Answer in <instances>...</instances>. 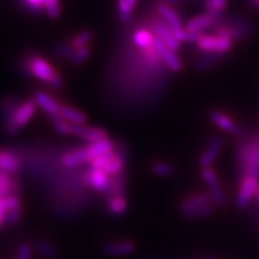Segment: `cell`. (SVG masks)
Returning <instances> with one entry per match:
<instances>
[{"instance_id":"ac0fdd59","label":"cell","mask_w":259,"mask_h":259,"mask_svg":"<svg viewBox=\"0 0 259 259\" xmlns=\"http://www.w3.org/2000/svg\"><path fill=\"white\" fill-rule=\"evenodd\" d=\"M85 148L89 155V162H90L91 160L97 157L106 155V153H109L115 150V143H113L109 137H107V139L105 140L87 145Z\"/></svg>"},{"instance_id":"30bf717a","label":"cell","mask_w":259,"mask_h":259,"mask_svg":"<svg viewBox=\"0 0 259 259\" xmlns=\"http://www.w3.org/2000/svg\"><path fill=\"white\" fill-rule=\"evenodd\" d=\"M70 135H74L80 140H83L89 144L105 140L108 137L107 132L104 128L83 125H70Z\"/></svg>"},{"instance_id":"e575fe53","label":"cell","mask_w":259,"mask_h":259,"mask_svg":"<svg viewBox=\"0 0 259 259\" xmlns=\"http://www.w3.org/2000/svg\"><path fill=\"white\" fill-rule=\"evenodd\" d=\"M26 9L34 13H40L45 10V0H23Z\"/></svg>"},{"instance_id":"5bb4252c","label":"cell","mask_w":259,"mask_h":259,"mask_svg":"<svg viewBox=\"0 0 259 259\" xmlns=\"http://www.w3.org/2000/svg\"><path fill=\"white\" fill-rule=\"evenodd\" d=\"M34 100L37 106L41 108L49 117L60 115L62 104L54 96L45 91H37L34 95Z\"/></svg>"},{"instance_id":"2e32d148","label":"cell","mask_w":259,"mask_h":259,"mask_svg":"<svg viewBox=\"0 0 259 259\" xmlns=\"http://www.w3.org/2000/svg\"><path fill=\"white\" fill-rule=\"evenodd\" d=\"M218 21V15H212L209 13H204L194 16L186 23L185 29L192 32H202L214 26Z\"/></svg>"},{"instance_id":"83f0119b","label":"cell","mask_w":259,"mask_h":259,"mask_svg":"<svg viewBox=\"0 0 259 259\" xmlns=\"http://www.w3.org/2000/svg\"><path fill=\"white\" fill-rule=\"evenodd\" d=\"M49 118H50L51 124L55 130V132L59 135H62V136L70 135V124L64 118H62L60 115L52 116Z\"/></svg>"},{"instance_id":"d6986e66","label":"cell","mask_w":259,"mask_h":259,"mask_svg":"<svg viewBox=\"0 0 259 259\" xmlns=\"http://www.w3.org/2000/svg\"><path fill=\"white\" fill-rule=\"evenodd\" d=\"M62 164L66 167H75L77 165L89 163V155L85 147L78 148L70 150L66 153H64L61 158Z\"/></svg>"},{"instance_id":"74e56055","label":"cell","mask_w":259,"mask_h":259,"mask_svg":"<svg viewBox=\"0 0 259 259\" xmlns=\"http://www.w3.org/2000/svg\"><path fill=\"white\" fill-rule=\"evenodd\" d=\"M160 2L164 3L168 6H172V5H176V4H180V3H183L185 2V0H160Z\"/></svg>"},{"instance_id":"6da1fadb","label":"cell","mask_w":259,"mask_h":259,"mask_svg":"<svg viewBox=\"0 0 259 259\" xmlns=\"http://www.w3.org/2000/svg\"><path fill=\"white\" fill-rule=\"evenodd\" d=\"M23 68L29 76L42 81L49 87L60 89L63 85L59 72L46 59L38 54H27L23 60Z\"/></svg>"},{"instance_id":"cb8c5ba5","label":"cell","mask_w":259,"mask_h":259,"mask_svg":"<svg viewBox=\"0 0 259 259\" xmlns=\"http://www.w3.org/2000/svg\"><path fill=\"white\" fill-rule=\"evenodd\" d=\"M139 0H117V11L119 19L123 23H130Z\"/></svg>"},{"instance_id":"9c48e42d","label":"cell","mask_w":259,"mask_h":259,"mask_svg":"<svg viewBox=\"0 0 259 259\" xmlns=\"http://www.w3.org/2000/svg\"><path fill=\"white\" fill-rule=\"evenodd\" d=\"M84 182L87 186H89L94 191L103 193L108 191L111 183V177L102 171V169L90 167V169L85 174Z\"/></svg>"},{"instance_id":"ffe728a7","label":"cell","mask_w":259,"mask_h":259,"mask_svg":"<svg viewBox=\"0 0 259 259\" xmlns=\"http://www.w3.org/2000/svg\"><path fill=\"white\" fill-rule=\"evenodd\" d=\"M60 116L66 120L70 125H83L88 121V117L83 111L64 104H62Z\"/></svg>"},{"instance_id":"44dd1931","label":"cell","mask_w":259,"mask_h":259,"mask_svg":"<svg viewBox=\"0 0 259 259\" xmlns=\"http://www.w3.org/2000/svg\"><path fill=\"white\" fill-rule=\"evenodd\" d=\"M106 207L108 212L115 217L123 216L128 209V202L124 194H116V196H109Z\"/></svg>"},{"instance_id":"d590c367","label":"cell","mask_w":259,"mask_h":259,"mask_svg":"<svg viewBox=\"0 0 259 259\" xmlns=\"http://www.w3.org/2000/svg\"><path fill=\"white\" fill-rule=\"evenodd\" d=\"M75 49L71 47L70 44L67 45H60L55 48V54L64 59H70V56L74 53Z\"/></svg>"},{"instance_id":"f35d334b","label":"cell","mask_w":259,"mask_h":259,"mask_svg":"<svg viewBox=\"0 0 259 259\" xmlns=\"http://www.w3.org/2000/svg\"><path fill=\"white\" fill-rule=\"evenodd\" d=\"M5 221H6V216H5V214L2 212V210H0V228H2L3 224H5Z\"/></svg>"},{"instance_id":"f546056e","label":"cell","mask_w":259,"mask_h":259,"mask_svg":"<svg viewBox=\"0 0 259 259\" xmlns=\"http://www.w3.org/2000/svg\"><path fill=\"white\" fill-rule=\"evenodd\" d=\"M37 249L39 254L47 259H56L58 258V252L56 248L46 240H40L37 243Z\"/></svg>"},{"instance_id":"8fae6325","label":"cell","mask_w":259,"mask_h":259,"mask_svg":"<svg viewBox=\"0 0 259 259\" xmlns=\"http://www.w3.org/2000/svg\"><path fill=\"white\" fill-rule=\"evenodd\" d=\"M224 140L222 137H213L207 144L205 149L202 151L201 156L199 158V165L201 168L203 167H210L220 157L221 152L224 148Z\"/></svg>"},{"instance_id":"5b68a950","label":"cell","mask_w":259,"mask_h":259,"mask_svg":"<svg viewBox=\"0 0 259 259\" xmlns=\"http://www.w3.org/2000/svg\"><path fill=\"white\" fill-rule=\"evenodd\" d=\"M156 10L158 14L161 16V19L163 20V22L169 28H171L178 41L181 44L187 42L188 30H186L185 27H183L180 16H178L172 6H168L162 2H158L156 4Z\"/></svg>"},{"instance_id":"4316f807","label":"cell","mask_w":259,"mask_h":259,"mask_svg":"<svg viewBox=\"0 0 259 259\" xmlns=\"http://www.w3.org/2000/svg\"><path fill=\"white\" fill-rule=\"evenodd\" d=\"M201 178L202 181L204 182V184L207 186L208 189H212L217 187V186H221L220 177H218L217 173L215 172V169L212 166L201 168Z\"/></svg>"},{"instance_id":"d6a6232c","label":"cell","mask_w":259,"mask_h":259,"mask_svg":"<svg viewBox=\"0 0 259 259\" xmlns=\"http://www.w3.org/2000/svg\"><path fill=\"white\" fill-rule=\"evenodd\" d=\"M90 54H91V49L89 47L76 49L69 59L70 63L72 65H75V66H78V65H81L82 63H84L89 59Z\"/></svg>"},{"instance_id":"3957f363","label":"cell","mask_w":259,"mask_h":259,"mask_svg":"<svg viewBox=\"0 0 259 259\" xmlns=\"http://www.w3.org/2000/svg\"><path fill=\"white\" fill-rule=\"evenodd\" d=\"M126 156L122 149L117 148L113 151L97 157L89 162L90 167L102 169L110 177H115L124 171Z\"/></svg>"},{"instance_id":"d4e9b609","label":"cell","mask_w":259,"mask_h":259,"mask_svg":"<svg viewBox=\"0 0 259 259\" xmlns=\"http://www.w3.org/2000/svg\"><path fill=\"white\" fill-rule=\"evenodd\" d=\"M18 185L12 180L10 174L0 171V199L15 194Z\"/></svg>"},{"instance_id":"484cf974","label":"cell","mask_w":259,"mask_h":259,"mask_svg":"<svg viewBox=\"0 0 259 259\" xmlns=\"http://www.w3.org/2000/svg\"><path fill=\"white\" fill-rule=\"evenodd\" d=\"M151 173L158 177H169L175 173V167L167 161H156L151 165Z\"/></svg>"},{"instance_id":"9a60e30c","label":"cell","mask_w":259,"mask_h":259,"mask_svg":"<svg viewBox=\"0 0 259 259\" xmlns=\"http://www.w3.org/2000/svg\"><path fill=\"white\" fill-rule=\"evenodd\" d=\"M153 35L159 38L162 42H164L168 48H171L174 51H178L181 48V42L176 39L173 31L171 30L164 22L157 21L153 23Z\"/></svg>"},{"instance_id":"4dcf8cb0","label":"cell","mask_w":259,"mask_h":259,"mask_svg":"<svg viewBox=\"0 0 259 259\" xmlns=\"http://www.w3.org/2000/svg\"><path fill=\"white\" fill-rule=\"evenodd\" d=\"M228 0H204L206 13L212 15H220L227 7Z\"/></svg>"},{"instance_id":"e0dca14e","label":"cell","mask_w":259,"mask_h":259,"mask_svg":"<svg viewBox=\"0 0 259 259\" xmlns=\"http://www.w3.org/2000/svg\"><path fill=\"white\" fill-rule=\"evenodd\" d=\"M6 202V222L7 225H15L20 221L21 217V201L20 198L13 194V196L5 198Z\"/></svg>"},{"instance_id":"277c9868","label":"cell","mask_w":259,"mask_h":259,"mask_svg":"<svg viewBox=\"0 0 259 259\" xmlns=\"http://www.w3.org/2000/svg\"><path fill=\"white\" fill-rule=\"evenodd\" d=\"M37 104L34 97L28 99L25 102H22L18 109L15 110L10 120L5 122V131L9 135H15L22 127L25 126L31 118L35 116L37 110Z\"/></svg>"},{"instance_id":"603a6c76","label":"cell","mask_w":259,"mask_h":259,"mask_svg":"<svg viewBox=\"0 0 259 259\" xmlns=\"http://www.w3.org/2000/svg\"><path fill=\"white\" fill-rule=\"evenodd\" d=\"M19 168L20 163L15 156L8 151H0V171L11 175L18 172Z\"/></svg>"},{"instance_id":"8d00e7d4","label":"cell","mask_w":259,"mask_h":259,"mask_svg":"<svg viewBox=\"0 0 259 259\" xmlns=\"http://www.w3.org/2000/svg\"><path fill=\"white\" fill-rule=\"evenodd\" d=\"M32 247L28 243H22L18 248V259H31Z\"/></svg>"},{"instance_id":"4fadbf2b","label":"cell","mask_w":259,"mask_h":259,"mask_svg":"<svg viewBox=\"0 0 259 259\" xmlns=\"http://www.w3.org/2000/svg\"><path fill=\"white\" fill-rule=\"evenodd\" d=\"M136 245L131 240L108 242L103 246V252L110 257H124L135 252Z\"/></svg>"},{"instance_id":"7402d4cb","label":"cell","mask_w":259,"mask_h":259,"mask_svg":"<svg viewBox=\"0 0 259 259\" xmlns=\"http://www.w3.org/2000/svg\"><path fill=\"white\" fill-rule=\"evenodd\" d=\"M153 40H155V35L146 28H140L135 30L133 35V41L135 46L141 48L144 51L153 49Z\"/></svg>"},{"instance_id":"836d02e7","label":"cell","mask_w":259,"mask_h":259,"mask_svg":"<svg viewBox=\"0 0 259 259\" xmlns=\"http://www.w3.org/2000/svg\"><path fill=\"white\" fill-rule=\"evenodd\" d=\"M45 11L51 19H58L61 15L60 0H45Z\"/></svg>"},{"instance_id":"8992f818","label":"cell","mask_w":259,"mask_h":259,"mask_svg":"<svg viewBox=\"0 0 259 259\" xmlns=\"http://www.w3.org/2000/svg\"><path fill=\"white\" fill-rule=\"evenodd\" d=\"M259 188L258 177L254 175H243L236 194V204L239 208H245L255 198Z\"/></svg>"},{"instance_id":"60d3db41","label":"cell","mask_w":259,"mask_h":259,"mask_svg":"<svg viewBox=\"0 0 259 259\" xmlns=\"http://www.w3.org/2000/svg\"><path fill=\"white\" fill-rule=\"evenodd\" d=\"M255 198H256V200L259 202V188H258V190H257V192H256V196H255Z\"/></svg>"},{"instance_id":"7c38bea8","label":"cell","mask_w":259,"mask_h":259,"mask_svg":"<svg viewBox=\"0 0 259 259\" xmlns=\"http://www.w3.org/2000/svg\"><path fill=\"white\" fill-rule=\"evenodd\" d=\"M209 120L215 126L222 130L225 133L231 135H239L242 133V128L236 121L220 110H215L210 113Z\"/></svg>"},{"instance_id":"b9f144b4","label":"cell","mask_w":259,"mask_h":259,"mask_svg":"<svg viewBox=\"0 0 259 259\" xmlns=\"http://www.w3.org/2000/svg\"><path fill=\"white\" fill-rule=\"evenodd\" d=\"M200 259H216V258H214V257H210V256H205V257H203V258H200Z\"/></svg>"},{"instance_id":"52a82bcc","label":"cell","mask_w":259,"mask_h":259,"mask_svg":"<svg viewBox=\"0 0 259 259\" xmlns=\"http://www.w3.org/2000/svg\"><path fill=\"white\" fill-rule=\"evenodd\" d=\"M153 50H155L156 54L158 55L159 60L163 62L169 70L173 72H178L182 70L183 63L180 59V56L177 55L176 51L172 50L171 48H168L156 36L155 40H153Z\"/></svg>"},{"instance_id":"1f68e13d","label":"cell","mask_w":259,"mask_h":259,"mask_svg":"<svg viewBox=\"0 0 259 259\" xmlns=\"http://www.w3.org/2000/svg\"><path fill=\"white\" fill-rule=\"evenodd\" d=\"M208 196H209L210 201H212V203H213L214 206L223 207L225 205L226 196H225V192L223 190L222 185L217 186V187H215V188L208 189Z\"/></svg>"},{"instance_id":"f1b7e54d","label":"cell","mask_w":259,"mask_h":259,"mask_svg":"<svg viewBox=\"0 0 259 259\" xmlns=\"http://www.w3.org/2000/svg\"><path fill=\"white\" fill-rule=\"evenodd\" d=\"M92 39H93L92 32L90 30L85 29V30L78 32V34L71 39L70 45L76 50V49L89 47V44L92 41Z\"/></svg>"},{"instance_id":"ab89813d","label":"cell","mask_w":259,"mask_h":259,"mask_svg":"<svg viewBox=\"0 0 259 259\" xmlns=\"http://www.w3.org/2000/svg\"><path fill=\"white\" fill-rule=\"evenodd\" d=\"M250 3H252V6L255 8V9L259 10V0H250Z\"/></svg>"},{"instance_id":"7a4b0ae2","label":"cell","mask_w":259,"mask_h":259,"mask_svg":"<svg viewBox=\"0 0 259 259\" xmlns=\"http://www.w3.org/2000/svg\"><path fill=\"white\" fill-rule=\"evenodd\" d=\"M214 207L208 193H194L182 201L181 213L187 220H200L212 215Z\"/></svg>"},{"instance_id":"ba28073f","label":"cell","mask_w":259,"mask_h":259,"mask_svg":"<svg viewBox=\"0 0 259 259\" xmlns=\"http://www.w3.org/2000/svg\"><path fill=\"white\" fill-rule=\"evenodd\" d=\"M232 41L220 36L213 35H202L197 46L201 51L207 53L223 54L231 50Z\"/></svg>"}]
</instances>
